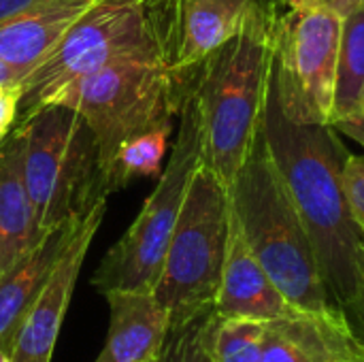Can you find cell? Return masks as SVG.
<instances>
[{
	"label": "cell",
	"mask_w": 364,
	"mask_h": 362,
	"mask_svg": "<svg viewBox=\"0 0 364 362\" xmlns=\"http://www.w3.org/2000/svg\"><path fill=\"white\" fill-rule=\"evenodd\" d=\"M19 98H21L19 87L0 90V141L11 132V128L19 117Z\"/></svg>",
	"instance_id": "603a6c76"
},
{
	"label": "cell",
	"mask_w": 364,
	"mask_h": 362,
	"mask_svg": "<svg viewBox=\"0 0 364 362\" xmlns=\"http://www.w3.org/2000/svg\"><path fill=\"white\" fill-rule=\"evenodd\" d=\"M230 235L228 188L203 162L192 177L154 288L168 324L215 307Z\"/></svg>",
	"instance_id": "ba28073f"
},
{
	"label": "cell",
	"mask_w": 364,
	"mask_h": 362,
	"mask_svg": "<svg viewBox=\"0 0 364 362\" xmlns=\"http://www.w3.org/2000/svg\"><path fill=\"white\" fill-rule=\"evenodd\" d=\"M194 77L177 75L164 58H136L81 77L47 105L75 109L92 128L102 175L119 145L145 132L173 126Z\"/></svg>",
	"instance_id": "5b68a950"
},
{
	"label": "cell",
	"mask_w": 364,
	"mask_h": 362,
	"mask_svg": "<svg viewBox=\"0 0 364 362\" xmlns=\"http://www.w3.org/2000/svg\"><path fill=\"white\" fill-rule=\"evenodd\" d=\"M94 2L96 0H32L17 13L0 19V60L13 66L23 81Z\"/></svg>",
	"instance_id": "4fadbf2b"
},
{
	"label": "cell",
	"mask_w": 364,
	"mask_h": 362,
	"mask_svg": "<svg viewBox=\"0 0 364 362\" xmlns=\"http://www.w3.org/2000/svg\"><path fill=\"white\" fill-rule=\"evenodd\" d=\"M171 68L194 77L200 64L232 38L252 0H147Z\"/></svg>",
	"instance_id": "30bf717a"
},
{
	"label": "cell",
	"mask_w": 364,
	"mask_h": 362,
	"mask_svg": "<svg viewBox=\"0 0 364 362\" xmlns=\"http://www.w3.org/2000/svg\"><path fill=\"white\" fill-rule=\"evenodd\" d=\"M43 237L23 177V130L15 126L0 141V275Z\"/></svg>",
	"instance_id": "9a60e30c"
},
{
	"label": "cell",
	"mask_w": 364,
	"mask_h": 362,
	"mask_svg": "<svg viewBox=\"0 0 364 362\" xmlns=\"http://www.w3.org/2000/svg\"><path fill=\"white\" fill-rule=\"evenodd\" d=\"M136 58H164L149 2L96 0L19 83L21 115L17 119L45 107L73 81Z\"/></svg>",
	"instance_id": "52a82bcc"
},
{
	"label": "cell",
	"mask_w": 364,
	"mask_h": 362,
	"mask_svg": "<svg viewBox=\"0 0 364 362\" xmlns=\"http://www.w3.org/2000/svg\"><path fill=\"white\" fill-rule=\"evenodd\" d=\"M105 209L107 201H100L79 222L73 239L68 241L64 254L53 267L47 284L43 286L41 294L36 297V301L32 303V307L28 309L26 318L17 329L11 350L13 362H51L81 265L92 245V239L96 237L102 224Z\"/></svg>",
	"instance_id": "8fae6325"
},
{
	"label": "cell",
	"mask_w": 364,
	"mask_h": 362,
	"mask_svg": "<svg viewBox=\"0 0 364 362\" xmlns=\"http://www.w3.org/2000/svg\"><path fill=\"white\" fill-rule=\"evenodd\" d=\"M215 312L220 318H250L262 322L290 318L301 312L288 303V299L279 292L269 273L256 260L232 218V211Z\"/></svg>",
	"instance_id": "7c38bea8"
},
{
	"label": "cell",
	"mask_w": 364,
	"mask_h": 362,
	"mask_svg": "<svg viewBox=\"0 0 364 362\" xmlns=\"http://www.w3.org/2000/svg\"><path fill=\"white\" fill-rule=\"evenodd\" d=\"M277 15V2L252 0L239 32L200 64L194 79L205 164L226 188L260 134Z\"/></svg>",
	"instance_id": "7a4b0ae2"
},
{
	"label": "cell",
	"mask_w": 364,
	"mask_h": 362,
	"mask_svg": "<svg viewBox=\"0 0 364 362\" xmlns=\"http://www.w3.org/2000/svg\"><path fill=\"white\" fill-rule=\"evenodd\" d=\"M363 2L364 0H277V4H284L286 9H326L339 17H348Z\"/></svg>",
	"instance_id": "7402d4cb"
},
{
	"label": "cell",
	"mask_w": 364,
	"mask_h": 362,
	"mask_svg": "<svg viewBox=\"0 0 364 362\" xmlns=\"http://www.w3.org/2000/svg\"><path fill=\"white\" fill-rule=\"evenodd\" d=\"M354 333L358 335V339H360V352H363V358H364V331H356L354 329Z\"/></svg>",
	"instance_id": "f1b7e54d"
},
{
	"label": "cell",
	"mask_w": 364,
	"mask_h": 362,
	"mask_svg": "<svg viewBox=\"0 0 364 362\" xmlns=\"http://www.w3.org/2000/svg\"><path fill=\"white\" fill-rule=\"evenodd\" d=\"M111 309L107 344L96 362H149L162 348L168 316L154 292L111 290L105 292Z\"/></svg>",
	"instance_id": "2e32d148"
},
{
	"label": "cell",
	"mask_w": 364,
	"mask_h": 362,
	"mask_svg": "<svg viewBox=\"0 0 364 362\" xmlns=\"http://www.w3.org/2000/svg\"><path fill=\"white\" fill-rule=\"evenodd\" d=\"M23 177L43 233L83 220L107 201L98 141L70 107L45 105L19 119Z\"/></svg>",
	"instance_id": "277c9868"
},
{
	"label": "cell",
	"mask_w": 364,
	"mask_h": 362,
	"mask_svg": "<svg viewBox=\"0 0 364 362\" xmlns=\"http://www.w3.org/2000/svg\"><path fill=\"white\" fill-rule=\"evenodd\" d=\"M269 322L220 318L213 337V362H260Z\"/></svg>",
	"instance_id": "ffe728a7"
},
{
	"label": "cell",
	"mask_w": 364,
	"mask_h": 362,
	"mask_svg": "<svg viewBox=\"0 0 364 362\" xmlns=\"http://www.w3.org/2000/svg\"><path fill=\"white\" fill-rule=\"evenodd\" d=\"M331 126H333L335 130L348 134L350 139H354L356 143H360L364 147V100L363 105H360V109H358L354 115H350V117H346V119H337V122H333Z\"/></svg>",
	"instance_id": "cb8c5ba5"
},
{
	"label": "cell",
	"mask_w": 364,
	"mask_h": 362,
	"mask_svg": "<svg viewBox=\"0 0 364 362\" xmlns=\"http://www.w3.org/2000/svg\"><path fill=\"white\" fill-rule=\"evenodd\" d=\"M32 0H0V19L17 13L19 9H23L26 4H30Z\"/></svg>",
	"instance_id": "83f0119b"
},
{
	"label": "cell",
	"mask_w": 364,
	"mask_h": 362,
	"mask_svg": "<svg viewBox=\"0 0 364 362\" xmlns=\"http://www.w3.org/2000/svg\"><path fill=\"white\" fill-rule=\"evenodd\" d=\"M79 222H66L47 230L23 258L0 275V350L4 354L11 356L21 320L47 284Z\"/></svg>",
	"instance_id": "5bb4252c"
},
{
	"label": "cell",
	"mask_w": 364,
	"mask_h": 362,
	"mask_svg": "<svg viewBox=\"0 0 364 362\" xmlns=\"http://www.w3.org/2000/svg\"><path fill=\"white\" fill-rule=\"evenodd\" d=\"M173 126H164L141 137H134L119 145L113 160L105 169V190L107 194L126 188L136 177L158 175L162 158L166 154V143Z\"/></svg>",
	"instance_id": "ac0fdd59"
},
{
	"label": "cell",
	"mask_w": 364,
	"mask_h": 362,
	"mask_svg": "<svg viewBox=\"0 0 364 362\" xmlns=\"http://www.w3.org/2000/svg\"><path fill=\"white\" fill-rule=\"evenodd\" d=\"M364 100V2L341 21L331 124L354 115Z\"/></svg>",
	"instance_id": "e0dca14e"
},
{
	"label": "cell",
	"mask_w": 364,
	"mask_h": 362,
	"mask_svg": "<svg viewBox=\"0 0 364 362\" xmlns=\"http://www.w3.org/2000/svg\"><path fill=\"white\" fill-rule=\"evenodd\" d=\"M341 21L326 9H288L277 15L271 85L294 124H331Z\"/></svg>",
	"instance_id": "9c48e42d"
},
{
	"label": "cell",
	"mask_w": 364,
	"mask_h": 362,
	"mask_svg": "<svg viewBox=\"0 0 364 362\" xmlns=\"http://www.w3.org/2000/svg\"><path fill=\"white\" fill-rule=\"evenodd\" d=\"M260 132L286 192L307 230L326 292L343 312L363 290V233L346 190L343 164L350 156L331 124H294L269 87Z\"/></svg>",
	"instance_id": "6da1fadb"
},
{
	"label": "cell",
	"mask_w": 364,
	"mask_h": 362,
	"mask_svg": "<svg viewBox=\"0 0 364 362\" xmlns=\"http://www.w3.org/2000/svg\"><path fill=\"white\" fill-rule=\"evenodd\" d=\"M335 362H364L363 352H360V339H358L356 333H354V341H352L350 350L343 356H339Z\"/></svg>",
	"instance_id": "4316f807"
},
{
	"label": "cell",
	"mask_w": 364,
	"mask_h": 362,
	"mask_svg": "<svg viewBox=\"0 0 364 362\" xmlns=\"http://www.w3.org/2000/svg\"><path fill=\"white\" fill-rule=\"evenodd\" d=\"M220 316L207 307L183 322L168 324L156 362H213V337Z\"/></svg>",
	"instance_id": "d6986e66"
},
{
	"label": "cell",
	"mask_w": 364,
	"mask_h": 362,
	"mask_svg": "<svg viewBox=\"0 0 364 362\" xmlns=\"http://www.w3.org/2000/svg\"><path fill=\"white\" fill-rule=\"evenodd\" d=\"M343 190L352 218L364 237V156H348L343 164Z\"/></svg>",
	"instance_id": "44dd1931"
},
{
	"label": "cell",
	"mask_w": 364,
	"mask_h": 362,
	"mask_svg": "<svg viewBox=\"0 0 364 362\" xmlns=\"http://www.w3.org/2000/svg\"><path fill=\"white\" fill-rule=\"evenodd\" d=\"M149 362H156V358H154V361H149Z\"/></svg>",
	"instance_id": "4dcf8cb0"
},
{
	"label": "cell",
	"mask_w": 364,
	"mask_h": 362,
	"mask_svg": "<svg viewBox=\"0 0 364 362\" xmlns=\"http://www.w3.org/2000/svg\"><path fill=\"white\" fill-rule=\"evenodd\" d=\"M232 218L256 260L301 312H335L307 230L286 192L262 132L228 186Z\"/></svg>",
	"instance_id": "3957f363"
},
{
	"label": "cell",
	"mask_w": 364,
	"mask_h": 362,
	"mask_svg": "<svg viewBox=\"0 0 364 362\" xmlns=\"http://www.w3.org/2000/svg\"><path fill=\"white\" fill-rule=\"evenodd\" d=\"M360 258H363V290H360V297L356 299V303H352L348 309H343V314H346L350 326L356 329V331H364V241Z\"/></svg>",
	"instance_id": "d4e9b609"
},
{
	"label": "cell",
	"mask_w": 364,
	"mask_h": 362,
	"mask_svg": "<svg viewBox=\"0 0 364 362\" xmlns=\"http://www.w3.org/2000/svg\"><path fill=\"white\" fill-rule=\"evenodd\" d=\"M0 362H13V361H11V356H9V354H4V352L0 350Z\"/></svg>",
	"instance_id": "f546056e"
},
{
	"label": "cell",
	"mask_w": 364,
	"mask_h": 362,
	"mask_svg": "<svg viewBox=\"0 0 364 362\" xmlns=\"http://www.w3.org/2000/svg\"><path fill=\"white\" fill-rule=\"evenodd\" d=\"M21 83V75L9 66L4 60H0V90H6V87H19Z\"/></svg>",
	"instance_id": "484cf974"
},
{
	"label": "cell",
	"mask_w": 364,
	"mask_h": 362,
	"mask_svg": "<svg viewBox=\"0 0 364 362\" xmlns=\"http://www.w3.org/2000/svg\"><path fill=\"white\" fill-rule=\"evenodd\" d=\"M203 162V126L192 85L179 111V130L168 164L143 203L141 213L96 269L92 277L96 290L102 294L111 290L154 292L188 188Z\"/></svg>",
	"instance_id": "8992f818"
}]
</instances>
